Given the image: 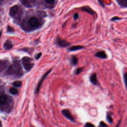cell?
Returning <instances> with one entry per match:
<instances>
[{
	"label": "cell",
	"mask_w": 127,
	"mask_h": 127,
	"mask_svg": "<svg viewBox=\"0 0 127 127\" xmlns=\"http://www.w3.org/2000/svg\"><path fill=\"white\" fill-rule=\"evenodd\" d=\"M32 59L29 57H24L22 59V64L25 70L27 71H29L32 68L34 64L32 62Z\"/></svg>",
	"instance_id": "7a4b0ae2"
},
{
	"label": "cell",
	"mask_w": 127,
	"mask_h": 127,
	"mask_svg": "<svg viewBox=\"0 0 127 127\" xmlns=\"http://www.w3.org/2000/svg\"><path fill=\"white\" fill-rule=\"evenodd\" d=\"M4 47L6 50H9L13 47V45L12 43L10 41L7 40L5 43Z\"/></svg>",
	"instance_id": "4fadbf2b"
},
{
	"label": "cell",
	"mask_w": 127,
	"mask_h": 127,
	"mask_svg": "<svg viewBox=\"0 0 127 127\" xmlns=\"http://www.w3.org/2000/svg\"><path fill=\"white\" fill-rule=\"evenodd\" d=\"M84 70V68H77L76 70L75 71V74L76 75H78L81 73Z\"/></svg>",
	"instance_id": "ac0fdd59"
},
{
	"label": "cell",
	"mask_w": 127,
	"mask_h": 127,
	"mask_svg": "<svg viewBox=\"0 0 127 127\" xmlns=\"http://www.w3.org/2000/svg\"><path fill=\"white\" fill-rule=\"evenodd\" d=\"M51 71H52V69H51V70H49L48 71H47V72H46V73L43 75V77H42V78L40 79V82H39V84H38V86H37V90H36L37 92H38V91H39V89H40V88L41 85L43 82L44 81V80L45 79V78H46V77L47 76L49 75V74L50 73V72H51Z\"/></svg>",
	"instance_id": "52a82bcc"
},
{
	"label": "cell",
	"mask_w": 127,
	"mask_h": 127,
	"mask_svg": "<svg viewBox=\"0 0 127 127\" xmlns=\"http://www.w3.org/2000/svg\"><path fill=\"white\" fill-rule=\"evenodd\" d=\"M78 63V59L76 56H72L70 59V63L73 66H76Z\"/></svg>",
	"instance_id": "5bb4252c"
},
{
	"label": "cell",
	"mask_w": 127,
	"mask_h": 127,
	"mask_svg": "<svg viewBox=\"0 0 127 127\" xmlns=\"http://www.w3.org/2000/svg\"><path fill=\"white\" fill-rule=\"evenodd\" d=\"M121 19V18H120V17H113V18L111 19V20H113V21H114V20H119V19Z\"/></svg>",
	"instance_id": "4316f807"
},
{
	"label": "cell",
	"mask_w": 127,
	"mask_h": 127,
	"mask_svg": "<svg viewBox=\"0 0 127 127\" xmlns=\"http://www.w3.org/2000/svg\"><path fill=\"white\" fill-rule=\"evenodd\" d=\"M78 18V14L77 13L75 14L74 15V19L75 20H76V19H77Z\"/></svg>",
	"instance_id": "d4e9b609"
},
{
	"label": "cell",
	"mask_w": 127,
	"mask_h": 127,
	"mask_svg": "<svg viewBox=\"0 0 127 127\" xmlns=\"http://www.w3.org/2000/svg\"><path fill=\"white\" fill-rule=\"evenodd\" d=\"M8 97L6 95H2L0 96V105H4L8 101Z\"/></svg>",
	"instance_id": "8fae6325"
},
{
	"label": "cell",
	"mask_w": 127,
	"mask_h": 127,
	"mask_svg": "<svg viewBox=\"0 0 127 127\" xmlns=\"http://www.w3.org/2000/svg\"><path fill=\"white\" fill-rule=\"evenodd\" d=\"M95 56L96 57L102 59H105L107 58V54L104 51H99L97 52L95 54Z\"/></svg>",
	"instance_id": "ba28073f"
},
{
	"label": "cell",
	"mask_w": 127,
	"mask_h": 127,
	"mask_svg": "<svg viewBox=\"0 0 127 127\" xmlns=\"http://www.w3.org/2000/svg\"><path fill=\"white\" fill-rule=\"evenodd\" d=\"M1 35H2V32H1V33H0V38L1 37Z\"/></svg>",
	"instance_id": "f546056e"
},
{
	"label": "cell",
	"mask_w": 127,
	"mask_h": 127,
	"mask_svg": "<svg viewBox=\"0 0 127 127\" xmlns=\"http://www.w3.org/2000/svg\"><path fill=\"white\" fill-rule=\"evenodd\" d=\"M21 3H22V4L25 5V7H30V5L29 4V2H28V1L27 0H21Z\"/></svg>",
	"instance_id": "d6986e66"
},
{
	"label": "cell",
	"mask_w": 127,
	"mask_h": 127,
	"mask_svg": "<svg viewBox=\"0 0 127 127\" xmlns=\"http://www.w3.org/2000/svg\"><path fill=\"white\" fill-rule=\"evenodd\" d=\"M85 127H94V125L90 123H87L85 125Z\"/></svg>",
	"instance_id": "7402d4cb"
},
{
	"label": "cell",
	"mask_w": 127,
	"mask_h": 127,
	"mask_svg": "<svg viewBox=\"0 0 127 127\" xmlns=\"http://www.w3.org/2000/svg\"><path fill=\"white\" fill-rule=\"evenodd\" d=\"M21 72V68L19 63L17 61H16L9 67L7 73L9 75H20Z\"/></svg>",
	"instance_id": "6da1fadb"
},
{
	"label": "cell",
	"mask_w": 127,
	"mask_h": 127,
	"mask_svg": "<svg viewBox=\"0 0 127 127\" xmlns=\"http://www.w3.org/2000/svg\"><path fill=\"white\" fill-rule=\"evenodd\" d=\"M41 55H42V53H40L38 54L37 55V56H36V57H35V58H36L37 60L39 59L40 58V57H41Z\"/></svg>",
	"instance_id": "484cf974"
},
{
	"label": "cell",
	"mask_w": 127,
	"mask_h": 127,
	"mask_svg": "<svg viewBox=\"0 0 127 127\" xmlns=\"http://www.w3.org/2000/svg\"><path fill=\"white\" fill-rule=\"evenodd\" d=\"M18 7L17 5H15L11 7L9 10V15L11 17H14L17 12Z\"/></svg>",
	"instance_id": "30bf717a"
},
{
	"label": "cell",
	"mask_w": 127,
	"mask_h": 127,
	"mask_svg": "<svg viewBox=\"0 0 127 127\" xmlns=\"http://www.w3.org/2000/svg\"><path fill=\"white\" fill-rule=\"evenodd\" d=\"M56 44L59 47L61 48H66L68 47L69 46L71 45V43L68 42L67 40L58 37L55 41Z\"/></svg>",
	"instance_id": "3957f363"
},
{
	"label": "cell",
	"mask_w": 127,
	"mask_h": 127,
	"mask_svg": "<svg viewBox=\"0 0 127 127\" xmlns=\"http://www.w3.org/2000/svg\"><path fill=\"white\" fill-rule=\"evenodd\" d=\"M123 78H124V81L125 83V87L127 90V72H126L123 75Z\"/></svg>",
	"instance_id": "e0dca14e"
},
{
	"label": "cell",
	"mask_w": 127,
	"mask_h": 127,
	"mask_svg": "<svg viewBox=\"0 0 127 127\" xmlns=\"http://www.w3.org/2000/svg\"><path fill=\"white\" fill-rule=\"evenodd\" d=\"M28 24L31 27L34 28H37L40 25V22H39L38 19L35 17H31L28 21Z\"/></svg>",
	"instance_id": "277c9868"
},
{
	"label": "cell",
	"mask_w": 127,
	"mask_h": 127,
	"mask_svg": "<svg viewBox=\"0 0 127 127\" xmlns=\"http://www.w3.org/2000/svg\"><path fill=\"white\" fill-rule=\"evenodd\" d=\"M55 0H46V2L47 3H53Z\"/></svg>",
	"instance_id": "83f0119b"
},
{
	"label": "cell",
	"mask_w": 127,
	"mask_h": 127,
	"mask_svg": "<svg viewBox=\"0 0 127 127\" xmlns=\"http://www.w3.org/2000/svg\"><path fill=\"white\" fill-rule=\"evenodd\" d=\"M89 80L91 83L95 85H100L97 80V75L95 73H93L89 77Z\"/></svg>",
	"instance_id": "8992f818"
},
{
	"label": "cell",
	"mask_w": 127,
	"mask_h": 127,
	"mask_svg": "<svg viewBox=\"0 0 127 127\" xmlns=\"http://www.w3.org/2000/svg\"><path fill=\"white\" fill-rule=\"evenodd\" d=\"M82 10L83 11H85V12L91 15H94L95 14V12L92 10L91 8L88 7H84L82 8Z\"/></svg>",
	"instance_id": "7c38bea8"
},
{
	"label": "cell",
	"mask_w": 127,
	"mask_h": 127,
	"mask_svg": "<svg viewBox=\"0 0 127 127\" xmlns=\"http://www.w3.org/2000/svg\"><path fill=\"white\" fill-rule=\"evenodd\" d=\"M9 91L10 93L11 94H13V95L17 94V93H18L17 90L16 88H14V87H11V88H9Z\"/></svg>",
	"instance_id": "2e32d148"
},
{
	"label": "cell",
	"mask_w": 127,
	"mask_h": 127,
	"mask_svg": "<svg viewBox=\"0 0 127 127\" xmlns=\"http://www.w3.org/2000/svg\"><path fill=\"white\" fill-rule=\"evenodd\" d=\"M8 32H13L14 31V29L12 27H11L10 26H8Z\"/></svg>",
	"instance_id": "cb8c5ba5"
},
{
	"label": "cell",
	"mask_w": 127,
	"mask_h": 127,
	"mask_svg": "<svg viewBox=\"0 0 127 127\" xmlns=\"http://www.w3.org/2000/svg\"><path fill=\"white\" fill-rule=\"evenodd\" d=\"M2 126V123L1 122V121H0V127H1Z\"/></svg>",
	"instance_id": "f1b7e54d"
},
{
	"label": "cell",
	"mask_w": 127,
	"mask_h": 127,
	"mask_svg": "<svg viewBox=\"0 0 127 127\" xmlns=\"http://www.w3.org/2000/svg\"><path fill=\"white\" fill-rule=\"evenodd\" d=\"M119 4L123 7H127V0H117Z\"/></svg>",
	"instance_id": "9a60e30c"
},
{
	"label": "cell",
	"mask_w": 127,
	"mask_h": 127,
	"mask_svg": "<svg viewBox=\"0 0 127 127\" xmlns=\"http://www.w3.org/2000/svg\"><path fill=\"white\" fill-rule=\"evenodd\" d=\"M62 113L64 116L68 119V120H70L71 122L73 123H75V119L73 116L72 114H71L70 110L68 109H64L62 111Z\"/></svg>",
	"instance_id": "5b68a950"
},
{
	"label": "cell",
	"mask_w": 127,
	"mask_h": 127,
	"mask_svg": "<svg viewBox=\"0 0 127 127\" xmlns=\"http://www.w3.org/2000/svg\"><path fill=\"white\" fill-rule=\"evenodd\" d=\"M21 82L20 81H16L14 83H13V85L15 87H20L21 85Z\"/></svg>",
	"instance_id": "ffe728a7"
},
{
	"label": "cell",
	"mask_w": 127,
	"mask_h": 127,
	"mask_svg": "<svg viewBox=\"0 0 127 127\" xmlns=\"http://www.w3.org/2000/svg\"><path fill=\"white\" fill-rule=\"evenodd\" d=\"M106 119H107V121L108 122V123H109L110 124H111L113 122V119L111 117V116H110V115H107L106 117Z\"/></svg>",
	"instance_id": "44dd1931"
},
{
	"label": "cell",
	"mask_w": 127,
	"mask_h": 127,
	"mask_svg": "<svg viewBox=\"0 0 127 127\" xmlns=\"http://www.w3.org/2000/svg\"><path fill=\"white\" fill-rule=\"evenodd\" d=\"M84 48V47L83 46H81V45H75V46H72V47H70V48H68V51H70V52H73V51H77V50H81Z\"/></svg>",
	"instance_id": "9c48e42d"
},
{
	"label": "cell",
	"mask_w": 127,
	"mask_h": 127,
	"mask_svg": "<svg viewBox=\"0 0 127 127\" xmlns=\"http://www.w3.org/2000/svg\"><path fill=\"white\" fill-rule=\"evenodd\" d=\"M99 126H101V127H107V125H106L105 123H104L103 122H101L99 124Z\"/></svg>",
	"instance_id": "603a6c76"
}]
</instances>
